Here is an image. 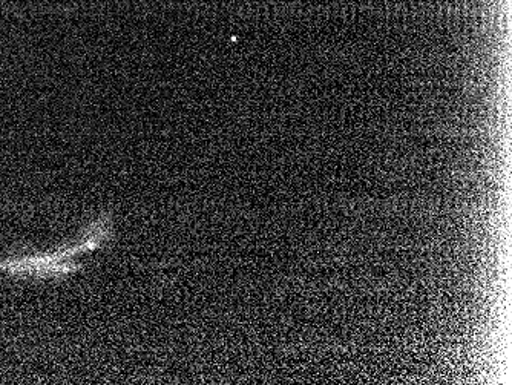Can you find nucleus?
Returning a JSON list of instances; mask_svg holds the SVG:
<instances>
[{
    "mask_svg": "<svg viewBox=\"0 0 512 385\" xmlns=\"http://www.w3.org/2000/svg\"><path fill=\"white\" fill-rule=\"evenodd\" d=\"M97 243L85 235L76 246L60 249L53 254L33 255V257L7 258L0 261V269L14 277L62 278L79 269L74 257L83 252L94 251Z\"/></svg>",
    "mask_w": 512,
    "mask_h": 385,
    "instance_id": "1",
    "label": "nucleus"
}]
</instances>
